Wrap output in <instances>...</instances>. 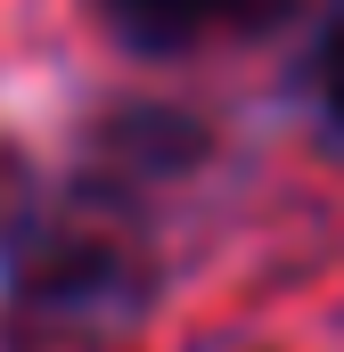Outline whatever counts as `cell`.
<instances>
[{
	"mask_svg": "<svg viewBox=\"0 0 344 352\" xmlns=\"http://www.w3.org/2000/svg\"><path fill=\"white\" fill-rule=\"evenodd\" d=\"M148 295L140 254L115 230H50L17 270V328L41 344H98Z\"/></svg>",
	"mask_w": 344,
	"mask_h": 352,
	"instance_id": "6da1fadb",
	"label": "cell"
},
{
	"mask_svg": "<svg viewBox=\"0 0 344 352\" xmlns=\"http://www.w3.org/2000/svg\"><path fill=\"white\" fill-rule=\"evenodd\" d=\"M98 8L131 50H189L205 33H262L287 16V0H98Z\"/></svg>",
	"mask_w": 344,
	"mask_h": 352,
	"instance_id": "7a4b0ae2",
	"label": "cell"
},
{
	"mask_svg": "<svg viewBox=\"0 0 344 352\" xmlns=\"http://www.w3.org/2000/svg\"><path fill=\"white\" fill-rule=\"evenodd\" d=\"M320 98H328V107L344 115V25L328 33V41H320Z\"/></svg>",
	"mask_w": 344,
	"mask_h": 352,
	"instance_id": "3957f363",
	"label": "cell"
}]
</instances>
